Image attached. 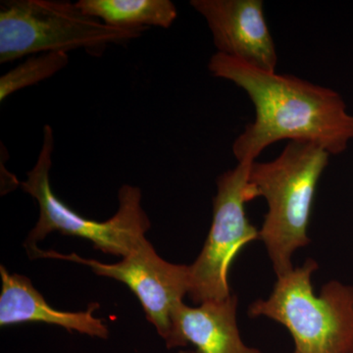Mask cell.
Here are the masks:
<instances>
[{"label": "cell", "mask_w": 353, "mask_h": 353, "mask_svg": "<svg viewBox=\"0 0 353 353\" xmlns=\"http://www.w3.org/2000/svg\"><path fill=\"white\" fill-rule=\"evenodd\" d=\"M208 70L243 88L252 99L255 119L234 141L240 162H254L276 141H308L330 154L345 152L353 139V116L345 102L330 88L290 75L263 71L216 52Z\"/></svg>", "instance_id": "1"}, {"label": "cell", "mask_w": 353, "mask_h": 353, "mask_svg": "<svg viewBox=\"0 0 353 353\" xmlns=\"http://www.w3.org/2000/svg\"><path fill=\"white\" fill-rule=\"evenodd\" d=\"M329 157L315 143L290 141L273 161H254L250 167V199L263 196L269 206L259 236L277 277L294 269L292 254L310 243L307 227L313 199Z\"/></svg>", "instance_id": "2"}, {"label": "cell", "mask_w": 353, "mask_h": 353, "mask_svg": "<svg viewBox=\"0 0 353 353\" xmlns=\"http://www.w3.org/2000/svg\"><path fill=\"white\" fill-rule=\"evenodd\" d=\"M315 260L278 277L271 296L248 308L250 317L280 323L294 340L292 353H353V285L331 281L316 296Z\"/></svg>", "instance_id": "3"}, {"label": "cell", "mask_w": 353, "mask_h": 353, "mask_svg": "<svg viewBox=\"0 0 353 353\" xmlns=\"http://www.w3.org/2000/svg\"><path fill=\"white\" fill-rule=\"evenodd\" d=\"M54 150V134L50 125L43 128V141L36 164L28 172L21 189L37 201L38 222L28 234L24 246L29 256L38 250V243L48 234L58 232L64 236H78L94 243L95 250L125 257L145 238L150 221L141 206L139 188L124 185L118 192L119 208L108 221L90 219L77 213L51 188L50 170Z\"/></svg>", "instance_id": "4"}, {"label": "cell", "mask_w": 353, "mask_h": 353, "mask_svg": "<svg viewBox=\"0 0 353 353\" xmlns=\"http://www.w3.org/2000/svg\"><path fill=\"white\" fill-rule=\"evenodd\" d=\"M143 34L104 24L70 1L6 0L0 4L1 64L82 48L99 55L106 46L129 43Z\"/></svg>", "instance_id": "5"}, {"label": "cell", "mask_w": 353, "mask_h": 353, "mask_svg": "<svg viewBox=\"0 0 353 353\" xmlns=\"http://www.w3.org/2000/svg\"><path fill=\"white\" fill-rule=\"evenodd\" d=\"M253 162H240L217 179L213 199V220L199 256L190 265L189 294L194 303L220 301L232 296L228 273L243 246L260 240L259 231L245 214V203L252 201L248 176Z\"/></svg>", "instance_id": "6"}, {"label": "cell", "mask_w": 353, "mask_h": 353, "mask_svg": "<svg viewBox=\"0 0 353 353\" xmlns=\"http://www.w3.org/2000/svg\"><path fill=\"white\" fill-rule=\"evenodd\" d=\"M31 259L66 260L90 267L97 275L119 281L138 297L148 321L157 329L168 348L179 347L175 316L189 294L190 272L187 265L173 264L157 254L143 238L129 254L114 264L85 259L76 253L62 254L38 248Z\"/></svg>", "instance_id": "7"}, {"label": "cell", "mask_w": 353, "mask_h": 353, "mask_svg": "<svg viewBox=\"0 0 353 353\" xmlns=\"http://www.w3.org/2000/svg\"><path fill=\"white\" fill-rule=\"evenodd\" d=\"M208 23L218 53L275 72L278 57L260 0H192Z\"/></svg>", "instance_id": "8"}, {"label": "cell", "mask_w": 353, "mask_h": 353, "mask_svg": "<svg viewBox=\"0 0 353 353\" xmlns=\"http://www.w3.org/2000/svg\"><path fill=\"white\" fill-rule=\"evenodd\" d=\"M0 326H13L23 323L41 322L57 325L68 331H76L99 339H108V326L94 316L99 304H88L85 311L69 312L54 309L34 289L31 280L19 274H11L0 266Z\"/></svg>", "instance_id": "9"}, {"label": "cell", "mask_w": 353, "mask_h": 353, "mask_svg": "<svg viewBox=\"0 0 353 353\" xmlns=\"http://www.w3.org/2000/svg\"><path fill=\"white\" fill-rule=\"evenodd\" d=\"M238 296L208 301L199 307L185 303L175 316L179 347L192 343L196 353H262L248 347L241 338L236 324Z\"/></svg>", "instance_id": "10"}, {"label": "cell", "mask_w": 353, "mask_h": 353, "mask_svg": "<svg viewBox=\"0 0 353 353\" xmlns=\"http://www.w3.org/2000/svg\"><path fill=\"white\" fill-rule=\"evenodd\" d=\"M76 3L90 17L124 30L169 29L178 17L170 0H80Z\"/></svg>", "instance_id": "11"}, {"label": "cell", "mask_w": 353, "mask_h": 353, "mask_svg": "<svg viewBox=\"0 0 353 353\" xmlns=\"http://www.w3.org/2000/svg\"><path fill=\"white\" fill-rule=\"evenodd\" d=\"M69 63L66 52H48L32 55L0 78V102L18 90L31 87L54 76Z\"/></svg>", "instance_id": "12"}]
</instances>
